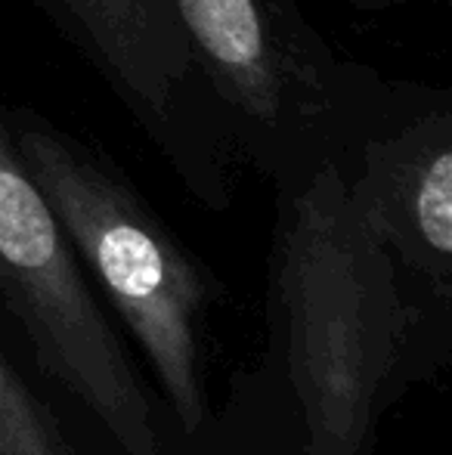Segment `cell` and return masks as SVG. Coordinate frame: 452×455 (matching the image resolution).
I'll list each match as a JSON object with an SVG mask.
<instances>
[{
  "instance_id": "cell-1",
  "label": "cell",
  "mask_w": 452,
  "mask_h": 455,
  "mask_svg": "<svg viewBox=\"0 0 452 455\" xmlns=\"http://www.w3.org/2000/svg\"><path fill=\"white\" fill-rule=\"evenodd\" d=\"M270 307L301 409L307 455L369 450L416 335L400 267L356 214L338 162L285 186Z\"/></svg>"
},
{
  "instance_id": "cell-2",
  "label": "cell",
  "mask_w": 452,
  "mask_h": 455,
  "mask_svg": "<svg viewBox=\"0 0 452 455\" xmlns=\"http://www.w3.org/2000/svg\"><path fill=\"white\" fill-rule=\"evenodd\" d=\"M4 115L81 267L143 350L183 434L195 437L211 415L205 344L224 298L218 275L106 152L31 106H10Z\"/></svg>"
},
{
  "instance_id": "cell-3",
  "label": "cell",
  "mask_w": 452,
  "mask_h": 455,
  "mask_svg": "<svg viewBox=\"0 0 452 455\" xmlns=\"http://www.w3.org/2000/svg\"><path fill=\"white\" fill-rule=\"evenodd\" d=\"M242 164L295 186L378 124L381 81L344 62L297 0H174Z\"/></svg>"
},
{
  "instance_id": "cell-4",
  "label": "cell",
  "mask_w": 452,
  "mask_h": 455,
  "mask_svg": "<svg viewBox=\"0 0 452 455\" xmlns=\"http://www.w3.org/2000/svg\"><path fill=\"white\" fill-rule=\"evenodd\" d=\"M0 310L37 369L78 400L124 455H162L155 406L93 282L0 108Z\"/></svg>"
},
{
  "instance_id": "cell-5",
  "label": "cell",
  "mask_w": 452,
  "mask_h": 455,
  "mask_svg": "<svg viewBox=\"0 0 452 455\" xmlns=\"http://www.w3.org/2000/svg\"><path fill=\"white\" fill-rule=\"evenodd\" d=\"M109 84L199 204L226 211L242 158L174 0H31Z\"/></svg>"
},
{
  "instance_id": "cell-6",
  "label": "cell",
  "mask_w": 452,
  "mask_h": 455,
  "mask_svg": "<svg viewBox=\"0 0 452 455\" xmlns=\"http://www.w3.org/2000/svg\"><path fill=\"white\" fill-rule=\"evenodd\" d=\"M344 171L347 196L397 267L422 275L440 298L452 291V112L434 102L356 143Z\"/></svg>"
},
{
  "instance_id": "cell-7",
  "label": "cell",
  "mask_w": 452,
  "mask_h": 455,
  "mask_svg": "<svg viewBox=\"0 0 452 455\" xmlns=\"http://www.w3.org/2000/svg\"><path fill=\"white\" fill-rule=\"evenodd\" d=\"M0 455H81L59 415L0 354Z\"/></svg>"
},
{
  "instance_id": "cell-8",
  "label": "cell",
  "mask_w": 452,
  "mask_h": 455,
  "mask_svg": "<svg viewBox=\"0 0 452 455\" xmlns=\"http://www.w3.org/2000/svg\"><path fill=\"white\" fill-rule=\"evenodd\" d=\"M347 4L356 6V10H387V6L409 4V0H347Z\"/></svg>"
}]
</instances>
